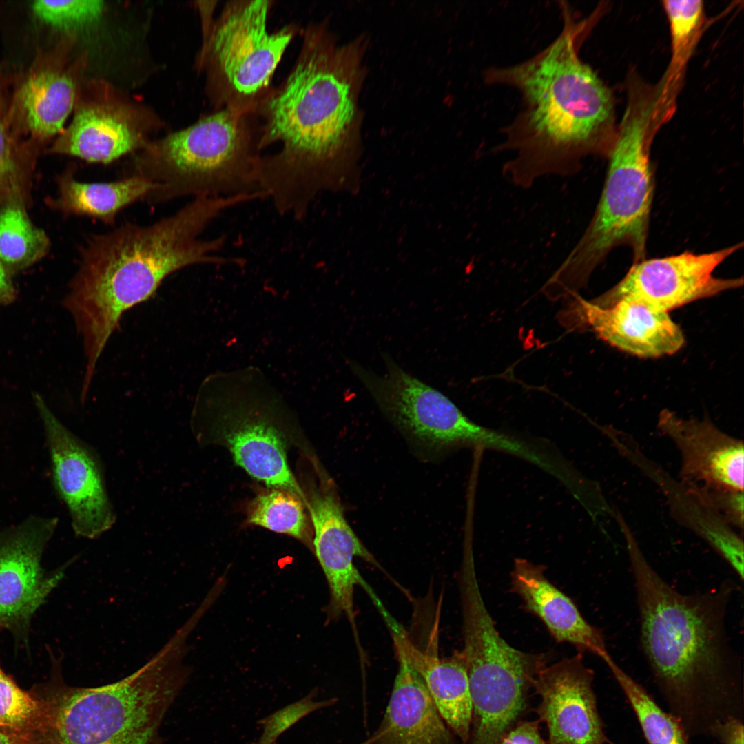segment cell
Here are the masks:
<instances>
[{
  "instance_id": "1",
  "label": "cell",
  "mask_w": 744,
  "mask_h": 744,
  "mask_svg": "<svg viewBox=\"0 0 744 744\" xmlns=\"http://www.w3.org/2000/svg\"><path fill=\"white\" fill-rule=\"evenodd\" d=\"M286 77L257 107L258 189L280 216L302 219L323 192L353 191L359 174L355 137L360 79L353 44L340 45L325 22L301 30Z\"/></svg>"
},
{
  "instance_id": "2",
  "label": "cell",
  "mask_w": 744,
  "mask_h": 744,
  "mask_svg": "<svg viewBox=\"0 0 744 744\" xmlns=\"http://www.w3.org/2000/svg\"><path fill=\"white\" fill-rule=\"evenodd\" d=\"M634 580L640 643L669 712L688 737H712L744 719L742 661L727 629L735 583L681 592L653 568L631 530L622 531Z\"/></svg>"
},
{
  "instance_id": "3",
  "label": "cell",
  "mask_w": 744,
  "mask_h": 744,
  "mask_svg": "<svg viewBox=\"0 0 744 744\" xmlns=\"http://www.w3.org/2000/svg\"><path fill=\"white\" fill-rule=\"evenodd\" d=\"M559 35L528 60L486 70L485 83L518 90L523 107L504 129L496 148L513 154L503 165L507 180L528 189L544 176H570L592 154L608 156L613 143L610 90L579 57L586 21L561 6Z\"/></svg>"
},
{
  "instance_id": "4",
  "label": "cell",
  "mask_w": 744,
  "mask_h": 744,
  "mask_svg": "<svg viewBox=\"0 0 744 744\" xmlns=\"http://www.w3.org/2000/svg\"><path fill=\"white\" fill-rule=\"evenodd\" d=\"M249 201L247 194L197 197L152 224L127 223L88 236L62 304L71 315L86 359L83 381L92 382L106 344L123 313L146 301L170 274L198 264H239L216 256L225 236L200 239L225 210Z\"/></svg>"
},
{
  "instance_id": "5",
  "label": "cell",
  "mask_w": 744,
  "mask_h": 744,
  "mask_svg": "<svg viewBox=\"0 0 744 744\" xmlns=\"http://www.w3.org/2000/svg\"><path fill=\"white\" fill-rule=\"evenodd\" d=\"M192 632L183 623L139 669L98 687L66 683L62 656L49 648L50 678L29 690L41 713L26 744H162V722L191 674L184 660Z\"/></svg>"
},
{
  "instance_id": "6",
  "label": "cell",
  "mask_w": 744,
  "mask_h": 744,
  "mask_svg": "<svg viewBox=\"0 0 744 744\" xmlns=\"http://www.w3.org/2000/svg\"><path fill=\"white\" fill-rule=\"evenodd\" d=\"M656 104L632 94L608 152V166L593 216L583 235L549 279L561 292L583 287L614 248L627 246L633 262L645 258L654 177L649 125Z\"/></svg>"
},
{
  "instance_id": "7",
  "label": "cell",
  "mask_w": 744,
  "mask_h": 744,
  "mask_svg": "<svg viewBox=\"0 0 744 744\" xmlns=\"http://www.w3.org/2000/svg\"><path fill=\"white\" fill-rule=\"evenodd\" d=\"M254 114L215 110L194 125L153 143L134 157L129 176L156 185L152 204L181 196L219 197L260 192L262 154Z\"/></svg>"
},
{
  "instance_id": "8",
  "label": "cell",
  "mask_w": 744,
  "mask_h": 744,
  "mask_svg": "<svg viewBox=\"0 0 744 744\" xmlns=\"http://www.w3.org/2000/svg\"><path fill=\"white\" fill-rule=\"evenodd\" d=\"M271 0H230L202 46L198 66L215 110L254 114L272 89L271 81L287 47L301 32L289 23L270 32Z\"/></svg>"
},
{
  "instance_id": "9",
  "label": "cell",
  "mask_w": 744,
  "mask_h": 744,
  "mask_svg": "<svg viewBox=\"0 0 744 744\" xmlns=\"http://www.w3.org/2000/svg\"><path fill=\"white\" fill-rule=\"evenodd\" d=\"M382 375L353 360L348 366L382 412L414 441L431 448L459 445L484 446L523 457L525 441L472 422L438 390L403 369L382 353Z\"/></svg>"
},
{
  "instance_id": "10",
  "label": "cell",
  "mask_w": 744,
  "mask_h": 744,
  "mask_svg": "<svg viewBox=\"0 0 744 744\" xmlns=\"http://www.w3.org/2000/svg\"><path fill=\"white\" fill-rule=\"evenodd\" d=\"M59 524L56 517L30 515L0 528V628L17 647L28 648L31 620L76 559L46 571L44 551Z\"/></svg>"
},
{
  "instance_id": "11",
  "label": "cell",
  "mask_w": 744,
  "mask_h": 744,
  "mask_svg": "<svg viewBox=\"0 0 744 744\" xmlns=\"http://www.w3.org/2000/svg\"><path fill=\"white\" fill-rule=\"evenodd\" d=\"M43 427L54 491L67 507L77 537L95 539L116 521L101 460L95 450L68 429L43 397L32 394Z\"/></svg>"
},
{
  "instance_id": "12",
  "label": "cell",
  "mask_w": 744,
  "mask_h": 744,
  "mask_svg": "<svg viewBox=\"0 0 744 744\" xmlns=\"http://www.w3.org/2000/svg\"><path fill=\"white\" fill-rule=\"evenodd\" d=\"M743 243L707 253L690 251L633 262L623 278L592 301L608 305L621 298L642 302L664 312L743 285V278H721L716 268Z\"/></svg>"
},
{
  "instance_id": "13",
  "label": "cell",
  "mask_w": 744,
  "mask_h": 744,
  "mask_svg": "<svg viewBox=\"0 0 744 744\" xmlns=\"http://www.w3.org/2000/svg\"><path fill=\"white\" fill-rule=\"evenodd\" d=\"M593 671L581 654L546 665L532 687L540 698L535 710L548 729V744H606L592 683Z\"/></svg>"
},
{
  "instance_id": "14",
  "label": "cell",
  "mask_w": 744,
  "mask_h": 744,
  "mask_svg": "<svg viewBox=\"0 0 744 744\" xmlns=\"http://www.w3.org/2000/svg\"><path fill=\"white\" fill-rule=\"evenodd\" d=\"M306 504L314 529L312 547L329 590L327 619L333 621L345 616L355 632V589L358 586L365 590L369 586L355 568L354 559L378 564L345 519L333 493L313 489Z\"/></svg>"
},
{
  "instance_id": "15",
  "label": "cell",
  "mask_w": 744,
  "mask_h": 744,
  "mask_svg": "<svg viewBox=\"0 0 744 744\" xmlns=\"http://www.w3.org/2000/svg\"><path fill=\"white\" fill-rule=\"evenodd\" d=\"M658 427L678 448L687 483L743 491V442L710 419H683L665 409Z\"/></svg>"
},
{
  "instance_id": "16",
  "label": "cell",
  "mask_w": 744,
  "mask_h": 744,
  "mask_svg": "<svg viewBox=\"0 0 744 744\" xmlns=\"http://www.w3.org/2000/svg\"><path fill=\"white\" fill-rule=\"evenodd\" d=\"M146 141L132 110L107 96H94L76 107L72 122L50 152L92 163H109L138 149Z\"/></svg>"
},
{
  "instance_id": "17",
  "label": "cell",
  "mask_w": 744,
  "mask_h": 744,
  "mask_svg": "<svg viewBox=\"0 0 744 744\" xmlns=\"http://www.w3.org/2000/svg\"><path fill=\"white\" fill-rule=\"evenodd\" d=\"M577 310L580 320L603 340L641 358L673 354L685 342L668 312L637 300L621 298L605 306L580 300Z\"/></svg>"
},
{
  "instance_id": "18",
  "label": "cell",
  "mask_w": 744,
  "mask_h": 744,
  "mask_svg": "<svg viewBox=\"0 0 744 744\" xmlns=\"http://www.w3.org/2000/svg\"><path fill=\"white\" fill-rule=\"evenodd\" d=\"M381 613L391 630L397 656L420 676L442 719L461 743L466 744L472 701L467 670L459 651L446 659L424 652L386 610Z\"/></svg>"
},
{
  "instance_id": "19",
  "label": "cell",
  "mask_w": 744,
  "mask_h": 744,
  "mask_svg": "<svg viewBox=\"0 0 744 744\" xmlns=\"http://www.w3.org/2000/svg\"><path fill=\"white\" fill-rule=\"evenodd\" d=\"M511 585L526 608L541 619L557 641L568 643L579 652H590L602 661L610 655L601 632L588 623L574 602L548 579L541 566L524 559H515Z\"/></svg>"
},
{
  "instance_id": "20",
  "label": "cell",
  "mask_w": 744,
  "mask_h": 744,
  "mask_svg": "<svg viewBox=\"0 0 744 744\" xmlns=\"http://www.w3.org/2000/svg\"><path fill=\"white\" fill-rule=\"evenodd\" d=\"M397 660L390 699L370 744H457L422 679L402 657Z\"/></svg>"
},
{
  "instance_id": "21",
  "label": "cell",
  "mask_w": 744,
  "mask_h": 744,
  "mask_svg": "<svg viewBox=\"0 0 744 744\" xmlns=\"http://www.w3.org/2000/svg\"><path fill=\"white\" fill-rule=\"evenodd\" d=\"M75 72L50 61L32 68L12 101L15 125L39 140L61 133L75 101Z\"/></svg>"
},
{
  "instance_id": "22",
  "label": "cell",
  "mask_w": 744,
  "mask_h": 744,
  "mask_svg": "<svg viewBox=\"0 0 744 744\" xmlns=\"http://www.w3.org/2000/svg\"><path fill=\"white\" fill-rule=\"evenodd\" d=\"M57 205L61 210L110 225L123 209L145 198L156 185L138 176L108 183H83L76 180L70 170L60 178Z\"/></svg>"
},
{
  "instance_id": "23",
  "label": "cell",
  "mask_w": 744,
  "mask_h": 744,
  "mask_svg": "<svg viewBox=\"0 0 744 744\" xmlns=\"http://www.w3.org/2000/svg\"><path fill=\"white\" fill-rule=\"evenodd\" d=\"M603 662L632 708L647 744H689V738L676 719L663 710L611 655Z\"/></svg>"
},
{
  "instance_id": "24",
  "label": "cell",
  "mask_w": 744,
  "mask_h": 744,
  "mask_svg": "<svg viewBox=\"0 0 744 744\" xmlns=\"http://www.w3.org/2000/svg\"><path fill=\"white\" fill-rule=\"evenodd\" d=\"M50 241L35 227L22 207L15 201L0 211V260L11 269L25 268L47 252Z\"/></svg>"
},
{
  "instance_id": "25",
  "label": "cell",
  "mask_w": 744,
  "mask_h": 744,
  "mask_svg": "<svg viewBox=\"0 0 744 744\" xmlns=\"http://www.w3.org/2000/svg\"><path fill=\"white\" fill-rule=\"evenodd\" d=\"M303 500L280 489L256 496L248 508L247 521L275 533L293 537L312 546Z\"/></svg>"
},
{
  "instance_id": "26",
  "label": "cell",
  "mask_w": 744,
  "mask_h": 744,
  "mask_svg": "<svg viewBox=\"0 0 744 744\" xmlns=\"http://www.w3.org/2000/svg\"><path fill=\"white\" fill-rule=\"evenodd\" d=\"M40 713L38 700L30 690L21 688L0 664V730L25 741L37 728Z\"/></svg>"
},
{
  "instance_id": "27",
  "label": "cell",
  "mask_w": 744,
  "mask_h": 744,
  "mask_svg": "<svg viewBox=\"0 0 744 744\" xmlns=\"http://www.w3.org/2000/svg\"><path fill=\"white\" fill-rule=\"evenodd\" d=\"M105 8L100 0L35 1L34 15L45 24L59 30L71 31L99 20Z\"/></svg>"
},
{
  "instance_id": "28",
  "label": "cell",
  "mask_w": 744,
  "mask_h": 744,
  "mask_svg": "<svg viewBox=\"0 0 744 744\" xmlns=\"http://www.w3.org/2000/svg\"><path fill=\"white\" fill-rule=\"evenodd\" d=\"M663 6L670 24L672 65L683 61L700 28L703 3L699 0L663 1Z\"/></svg>"
},
{
  "instance_id": "29",
  "label": "cell",
  "mask_w": 744,
  "mask_h": 744,
  "mask_svg": "<svg viewBox=\"0 0 744 744\" xmlns=\"http://www.w3.org/2000/svg\"><path fill=\"white\" fill-rule=\"evenodd\" d=\"M313 690L302 699L289 704L259 720L262 727L259 738L253 744H277L278 737L300 719L316 710L332 706L336 699L315 701Z\"/></svg>"
},
{
  "instance_id": "30",
  "label": "cell",
  "mask_w": 744,
  "mask_h": 744,
  "mask_svg": "<svg viewBox=\"0 0 744 744\" xmlns=\"http://www.w3.org/2000/svg\"><path fill=\"white\" fill-rule=\"evenodd\" d=\"M695 495L732 527L743 528V491L687 483Z\"/></svg>"
},
{
  "instance_id": "31",
  "label": "cell",
  "mask_w": 744,
  "mask_h": 744,
  "mask_svg": "<svg viewBox=\"0 0 744 744\" xmlns=\"http://www.w3.org/2000/svg\"><path fill=\"white\" fill-rule=\"evenodd\" d=\"M0 84V185L10 179L16 169L17 143L12 113L6 90Z\"/></svg>"
},
{
  "instance_id": "32",
  "label": "cell",
  "mask_w": 744,
  "mask_h": 744,
  "mask_svg": "<svg viewBox=\"0 0 744 744\" xmlns=\"http://www.w3.org/2000/svg\"><path fill=\"white\" fill-rule=\"evenodd\" d=\"M500 744H548L539 731V721H519L506 734Z\"/></svg>"
},
{
  "instance_id": "33",
  "label": "cell",
  "mask_w": 744,
  "mask_h": 744,
  "mask_svg": "<svg viewBox=\"0 0 744 744\" xmlns=\"http://www.w3.org/2000/svg\"><path fill=\"white\" fill-rule=\"evenodd\" d=\"M712 737L721 744H743V719L732 718L723 722L715 729Z\"/></svg>"
},
{
  "instance_id": "34",
  "label": "cell",
  "mask_w": 744,
  "mask_h": 744,
  "mask_svg": "<svg viewBox=\"0 0 744 744\" xmlns=\"http://www.w3.org/2000/svg\"><path fill=\"white\" fill-rule=\"evenodd\" d=\"M218 2L216 0L197 2L202 19V46L205 45L211 34L216 21V19H214V12Z\"/></svg>"
},
{
  "instance_id": "35",
  "label": "cell",
  "mask_w": 744,
  "mask_h": 744,
  "mask_svg": "<svg viewBox=\"0 0 744 744\" xmlns=\"http://www.w3.org/2000/svg\"><path fill=\"white\" fill-rule=\"evenodd\" d=\"M17 299V291L6 267L0 260V306L13 304Z\"/></svg>"
},
{
  "instance_id": "36",
  "label": "cell",
  "mask_w": 744,
  "mask_h": 744,
  "mask_svg": "<svg viewBox=\"0 0 744 744\" xmlns=\"http://www.w3.org/2000/svg\"><path fill=\"white\" fill-rule=\"evenodd\" d=\"M0 744H26L25 742L14 735L0 730Z\"/></svg>"
},
{
  "instance_id": "37",
  "label": "cell",
  "mask_w": 744,
  "mask_h": 744,
  "mask_svg": "<svg viewBox=\"0 0 744 744\" xmlns=\"http://www.w3.org/2000/svg\"><path fill=\"white\" fill-rule=\"evenodd\" d=\"M371 740H372V737H371V736H370L369 738H367L366 740L363 741L362 742L360 743L359 744H370Z\"/></svg>"
}]
</instances>
